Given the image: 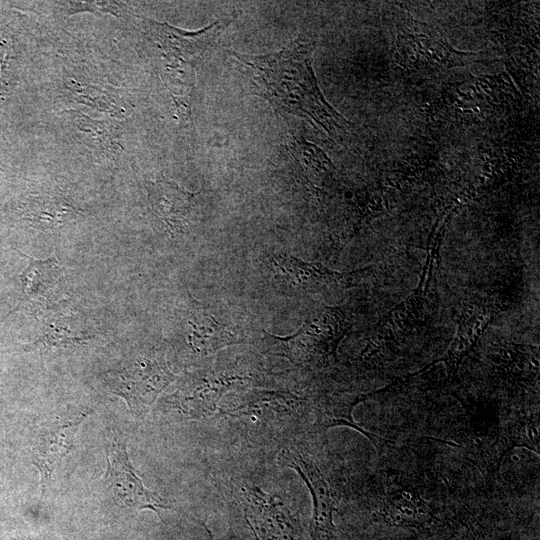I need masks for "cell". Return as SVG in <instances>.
Returning <instances> with one entry per match:
<instances>
[{"label":"cell","mask_w":540,"mask_h":540,"mask_svg":"<svg viewBox=\"0 0 540 540\" xmlns=\"http://www.w3.org/2000/svg\"><path fill=\"white\" fill-rule=\"evenodd\" d=\"M267 261L274 276L294 290L308 289L314 282H335L343 279L341 274L290 255L270 254Z\"/></svg>","instance_id":"obj_11"},{"label":"cell","mask_w":540,"mask_h":540,"mask_svg":"<svg viewBox=\"0 0 540 540\" xmlns=\"http://www.w3.org/2000/svg\"><path fill=\"white\" fill-rule=\"evenodd\" d=\"M500 461L508 451L523 447L539 453V420L535 415H521L511 420L501 436Z\"/></svg>","instance_id":"obj_15"},{"label":"cell","mask_w":540,"mask_h":540,"mask_svg":"<svg viewBox=\"0 0 540 540\" xmlns=\"http://www.w3.org/2000/svg\"><path fill=\"white\" fill-rule=\"evenodd\" d=\"M311 54L312 45L301 38L266 55L231 52L254 94L277 110L304 117L331 134L335 129L343 130L345 119L322 97L312 70Z\"/></svg>","instance_id":"obj_1"},{"label":"cell","mask_w":540,"mask_h":540,"mask_svg":"<svg viewBox=\"0 0 540 540\" xmlns=\"http://www.w3.org/2000/svg\"><path fill=\"white\" fill-rule=\"evenodd\" d=\"M107 463L105 481L112 494L124 505L138 509H151L159 514L169 505L155 492L147 489L135 473L125 443L113 435L106 443Z\"/></svg>","instance_id":"obj_5"},{"label":"cell","mask_w":540,"mask_h":540,"mask_svg":"<svg viewBox=\"0 0 540 540\" xmlns=\"http://www.w3.org/2000/svg\"><path fill=\"white\" fill-rule=\"evenodd\" d=\"M288 457L287 465L302 477L312 496L311 539L330 540L335 532L333 522L335 500L332 488L310 459L304 458L299 453L295 455L290 453Z\"/></svg>","instance_id":"obj_9"},{"label":"cell","mask_w":540,"mask_h":540,"mask_svg":"<svg viewBox=\"0 0 540 540\" xmlns=\"http://www.w3.org/2000/svg\"><path fill=\"white\" fill-rule=\"evenodd\" d=\"M321 320L310 321L293 335L280 337L265 332L263 342L268 353L283 356L293 364L309 365L324 360L334 353L337 327Z\"/></svg>","instance_id":"obj_6"},{"label":"cell","mask_w":540,"mask_h":540,"mask_svg":"<svg viewBox=\"0 0 540 540\" xmlns=\"http://www.w3.org/2000/svg\"><path fill=\"white\" fill-rule=\"evenodd\" d=\"M147 193L150 207L166 233L172 239L186 235L192 224L196 194L183 190L164 176L148 182Z\"/></svg>","instance_id":"obj_7"},{"label":"cell","mask_w":540,"mask_h":540,"mask_svg":"<svg viewBox=\"0 0 540 540\" xmlns=\"http://www.w3.org/2000/svg\"><path fill=\"white\" fill-rule=\"evenodd\" d=\"M382 520L391 526L424 528L434 520L432 507L413 489H399L384 498Z\"/></svg>","instance_id":"obj_10"},{"label":"cell","mask_w":540,"mask_h":540,"mask_svg":"<svg viewBox=\"0 0 540 540\" xmlns=\"http://www.w3.org/2000/svg\"><path fill=\"white\" fill-rule=\"evenodd\" d=\"M20 253L29 260L27 267L19 276L23 297L27 301L43 297L57 278V259L51 257L40 260Z\"/></svg>","instance_id":"obj_14"},{"label":"cell","mask_w":540,"mask_h":540,"mask_svg":"<svg viewBox=\"0 0 540 540\" xmlns=\"http://www.w3.org/2000/svg\"><path fill=\"white\" fill-rule=\"evenodd\" d=\"M25 219L41 230H59L77 218L78 211L66 199L54 195L36 196L26 203Z\"/></svg>","instance_id":"obj_13"},{"label":"cell","mask_w":540,"mask_h":540,"mask_svg":"<svg viewBox=\"0 0 540 540\" xmlns=\"http://www.w3.org/2000/svg\"><path fill=\"white\" fill-rule=\"evenodd\" d=\"M470 530H471L470 537L472 540H483V538L479 535V533L473 527H471Z\"/></svg>","instance_id":"obj_19"},{"label":"cell","mask_w":540,"mask_h":540,"mask_svg":"<svg viewBox=\"0 0 540 540\" xmlns=\"http://www.w3.org/2000/svg\"><path fill=\"white\" fill-rule=\"evenodd\" d=\"M233 379L223 380H204L194 388L191 394L185 393L180 397L182 410L196 417L211 414L215 408L219 398L227 389L229 383Z\"/></svg>","instance_id":"obj_16"},{"label":"cell","mask_w":540,"mask_h":540,"mask_svg":"<svg viewBox=\"0 0 540 540\" xmlns=\"http://www.w3.org/2000/svg\"><path fill=\"white\" fill-rule=\"evenodd\" d=\"M73 121L79 132L85 134L90 144L103 152H116L121 145L116 130L105 122L95 121L88 116L73 112Z\"/></svg>","instance_id":"obj_18"},{"label":"cell","mask_w":540,"mask_h":540,"mask_svg":"<svg viewBox=\"0 0 540 540\" xmlns=\"http://www.w3.org/2000/svg\"><path fill=\"white\" fill-rule=\"evenodd\" d=\"M90 413L91 410H81L57 417L41 426L35 434L30 451L32 464L40 472L42 494L54 470L73 449L79 427Z\"/></svg>","instance_id":"obj_4"},{"label":"cell","mask_w":540,"mask_h":540,"mask_svg":"<svg viewBox=\"0 0 540 540\" xmlns=\"http://www.w3.org/2000/svg\"><path fill=\"white\" fill-rule=\"evenodd\" d=\"M187 338L191 348L208 355L226 346L245 341V334L238 325L222 317L214 309L194 305L187 317Z\"/></svg>","instance_id":"obj_8"},{"label":"cell","mask_w":540,"mask_h":540,"mask_svg":"<svg viewBox=\"0 0 540 540\" xmlns=\"http://www.w3.org/2000/svg\"><path fill=\"white\" fill-rule=\"evenodd\" d=\"M104 378L110 390L125 400L133 414L144 416L176 376L164 356L152 352L132 356L106 372Z\"/></svg>","instance_id":"obj_3"},{"label":"cell","mask_w":540,"mask_h":540,"mask_svg":"<svg viewBox=\"0 0 540 540\" xmlns=\"http://www.w3.org/2000/svg\"><path fill=\"white\" fill-rule=\"evenodd\" d=\"M230 18L220 19L197 32H184L167 24L151 23V31L172 85L170 93L183 117L189 116L194 70L206 52L214 45ZM167 84V85H168Z\"/></svg>","instance_id":"obj_2"},{"label":"cell","mask_w":540,"mask_h":540,"mask_svg":"<svg viewBox=\"0 0 540 540\" xmlns=\"http://www.w3.org/2000/svg\"><path fill=\"white\" fill-rule=\"evenodd\" d=\"M90 337L79 328L73 327L63 319L53 320L46 324L43 335L35 341L33 347L66 348L83 344Z\"/></svg>","instance_id":"obj_17"},{"label":"cell","mask_w":540,"mask_h":540,"mask_svg":"<svg viewBox=\"0 0 540 540\" xmlns=\"http://www.w3.org/2000/svg\"><path fill=\"white\" fill-rule=\"evenodd\" d=\"M369 395H335L321 399L316 406V418L319 426L327 430L336 426L351 427L367 437L378 450L383 449L389 440L363 429L353 419L352 411Z\"/></svg>","instance_id":"obj_12"}]
</instances>
